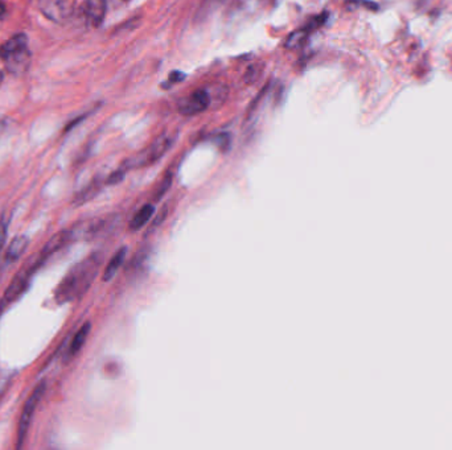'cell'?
<instances>
[{
	"label": "cell",
	"instance_id": "1",
	"mask_svg": "<svg viewBox=\"0 0 452 450\" xmlns=\"http://www.w3.org/2000/svg\"><path fill=\"white\" fill-rule=\"evenodd\" d=\"M101 263L102 257L99 254H92L80 263H77L56 288V301L59 304H66L72 300L80 299L90 288L92 283L96 279Z\"/></svg>",
	"mask_w": 452,
	"mask_h": 450
},
{
	"label": "cell",
	"instance_id": "2",
	"mask_svg": "<svg viewBox=\"0 0 452 450\" xmlns=\"http://www.w3.org/2000/svg\"><path fill=\"white\" fill-rule=\"evenodd\" d=\"M0 60L8 72L23 74L31 65V50L24 33H17L0 47Z\"/></svg>",
	"mask_w": 452,
	"mask_h": 450
},
{
	"label": "cell",
	"instance_id": "3",
	"mask_svg": "<svg viewBox=\"0 0 452 450\" xmlns=\"http://www.w3.org/2000/svg\"><path fill=\"white\" fill-rule=\"evenodd\" d=\"M45 389H47V383H45V380H41L40 383H37L36 387L34 389L32 393L29 395V398L25 402L20 419H19V426H17V445H16L17 449L22 448L24 444L28 430H29L32 420L36 414L37 407L45 393Z\"/></svg>",
	"mask_w": 452,
	"mask_h": 450
},
{
	"label": "cell",
	"instance_id": "4",
	"mask_svg": "<svg viewBox=\"0 0 452 450\" xmlns=\"http://www.w3.org/2000/svg\"><path fill=\"white\" fill-rule=\"evenodd\" d=\"M41 267L36 260L29 266V267L25 268L23 272L17 273L15 276V279L13 280V283L10 284V287L6 290V292L3 294L1 300H0V312L3 313V310L8 306V305L13 304L15 303L23 293L27 291L28 285H29V281L32 279L34 273L36 272L38 268Z\"/></svg>",
	"mask_w": 452,
	"mask_h": 450
},
{
	"label": "cell",
	"instance_id": "5",
	"mask_svg": "<svg viewBox=\"0 0 452 450\" xmlns=\"http://www.w3.org/2000/svg\"><path fill=\"white\" fill-rule=\"evenodd\" d=\"M209 105H210V96L208 91L204 89H200V90H196L195 93H192L189 97L182 99L177 105V110L184 117H194L208 109Z\"/></svg>",
	"mask_w": 452,
	"mask_h": 450
},
{
	"label": "cell",
	"instance_id": "6",
	"mask_svg": "<svg viewBox=\"0 0 452 450\" xmlns=\"http://www.w3.org/2000/svg\"><path fill=\"white\" fill-rule=\"evenodd\" d=\"M173 139L171 136H160L154 142V144L147 149L146 152L136 160L138 167H145V165H151L159 161L172 147Z\"/></svg>",
	"mask_w": 452,
	"mask_h": 450
},
{
	"label": "cell",
	"instance_id": "7",
	"mask_svg": "<svg viewBox=\"0 0 452 450\" xmlns=\"http://www.w3.org/2000/svg\"><path fill=\"white\" fill-rule=\"evenodd\" d=\"M82 13H84L86 23L97 28L105 20V16L108 13V3L106 0H85Z\"/></svg>",
	"mask_w": 452,
	"mask_h": 450
},
{
	"label": "cell",
	"instance_id": "8",
	"mask_svg": "<svg viewBox=\"0 0 452 450\" xmlns=\"http://www.w3.org/2000/svg\"><path fill=\"white\" fill-rule=\"evenodd\" d=\"M28 244H29V239L24 235L13 238V242L10 243L8 248L6 250L4 264L8 266V264H13L15 262H17L24 254L25 250L28 248Z\"/></svg>",
	"mask_w": 452,
	"mask_h": 450
},
{
	"label": "cell",
	"instance_id": "9",
	"mask_svg": "<svg viewBox=\"0 0 452 450\" xmlns=\"http://www.w3.org/2000/svg\"><path fill=\"white\" fill-rule=\"evenodd\" d=\"M90 330H92V324L90 322H85L81 328L77 330V333L74 334L73 340L69 345L68 353H66V357L69 359L75 357L77 354L80 353V350L84 347V345L87 341V337L90 334Z\"/></svg>",
	"mask_w": 452,
	"mask_h": 450
},
{
	"label": "cell",
	"instance_id": "10",
	"mask_svg": "<svg viewBox=\"0 0 452 450\" xmlns=\"http://www.w3.org/2000/svg\"><path fill=\"white\" fill-rule=\"evenodd\" d=\"M126 256H127V247H121L114 255L111 256L108 266L105 267V271H103V275H102V280L103 281H110L119 271V268L124 263L126 260Z\"/></svg>",
	"mask_w": 452,
	"mask_h": 450
},
{
	"label": "cell",
	"instance_id": "11",
	"mask_svg": "<svg viewBox=\"0 0 452 450\" xmlns=\"http://www.w3.org/2000/svg\"><path fill=\"white\" fill-rule=\"evenodd\" d=\"M154 211H155V207L152 204H147V205L142 207L131 219L130 226H129L130 230L131 232H139L140 229H143L148 223V220L152 218Z\"/></svg>",
	"mask_w": 452,
	"mask_h": 450
},
{
	"label": "cell",
	"instance_id": "12",
	"mask_svg": "<svg viewBox=\"0 0 452 450\" xmlns=\"http://www.w3.org/2000/svg\"><path fill=\"white\" fill-rule=\"evenodd\" d=\"M311 31H312V29H311L309 27H307L305 29L298 31V32L293 33L291 37L289 38V41H287V47H289V48H296V47L302 45V43L306 40V37L308 36V33H309Z\"/></svg>",
	"mask_w": 452,
	"mask_h": 450
},
{
	"label": "cell",
	"instance_id": "13",
	"mask_svg": "<svg viewBox=\"0 0 452 450\" xmlns=\"http://www.w3.org/2000/svg\"><path fill=\"white\" fill-rule=\"evenodd\" d=\"M8 226H10V220L7 217H1L0 218V253L4 248V244L7 241V235H8Z\"/></svg>",
	"mask_w": 452,
	"mask_h": 450
},
{
	"label": "cell",
	"instance_id": "14",
	"mask_svg": "<svg viewBox=\"0 0 452 450\" xmlns=\"http://www.w3.org/2000/svg\"><path fill=\"white\" fill-rule=\"evenodd\" d=\"M171 183H172V176L171 174H168L166 179H164V181L161 183V185H160L159 189L155 192V195H154V200L155 201H159L160 198L163 197V195H166L167 192H168V189L171 188Z\"/></svg>",
	"mask_w": 452,
	"mask_h": 450
},
{
	"label": "cell",
	"instance_id": "15",
	"mask_svg": "<svg viewBox=\"0 0 452 450\" xmlns=\"http://www.w3.org/2000/svg\"><path fill=\"white\" fill-rule=\"evenodd\" d=\"M185 78V74L182 73V72H172L170 75H168V84H177L180 81H183Z\"/></svg>",
	"mask_w": 452,
	"mask_h": 450
},
{
	"label": "cell",
	"instance_id": "16",
	"mask_svg": "<svg viewBox=\"0 0 452 450\" xmlns=\"http://www.w3.org/2000/svg\"><path fill=\"white\" fill-rule=\"evenodd\" d=\"M8 383H10V377L8 375L0 377V398L4 395L6 389H8Z\"/></svg>",
	"mask_w": 452,
	"mask_h": 450
},
{
	"label": "cell",
	"instance_id": "17",
	"mask_svg": "<svg viewBox=\"0 0 452 450\" xmlns=\"http://www.w3.org/2000/svg\"><path fill=\"white\" fill-rule=\"evenodd\" d=\"M205 3L204 4H207V6H214V4H217V3H221V0H204Z\"/></svg>",
	"mask_w": 452,
	"mask_h": 450
},
{
	"label": "cell",
	"instance_id": "18",
	"mask_svg": "<svg viewBox=\"0 0 452 450\" xmlns=\"http://www.w3.org/2000/svg\"><path fill=\"white\" fill-rule=\"evenodd\" d=\"M4 15H6V7H4V4H3V3H0V19H1Z\"/></svg>",
	"mask_w": 452,
	"mask_h": 450
},
{
	"label": "cell",
	"instance_id": "19",
	"mask_svg": "<svg viewBox=\"0 0 452 450\" xmlns=\"http://www.w3.org/2000/svg\"><path fill=\"white\" fill-rule=\"evenodd\" d=\"M1 82H3V73L0 72V85H1Z\"/></svg>",
	"mask_w": 452,
	"mask_h": 450
},
{
	"label": "cell",
	"instance_id": "20",
	"mask_svg": "<svg viewBox=\"0 0 452 450\" xmlns=\"http://www.w3.org/2000/svg\"><path fill=\"white\" fill-rule=\"evenodd\" d=\"M0 316H1V312H0Z\"/></svg>",
	"mask_w": 452,
	"mask_h": 450
}]
</instances>
